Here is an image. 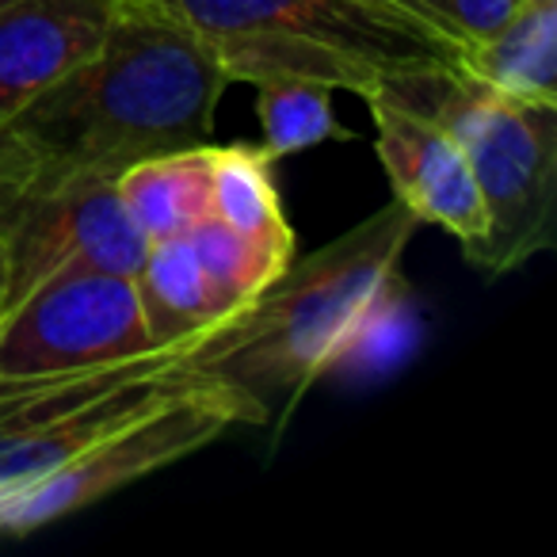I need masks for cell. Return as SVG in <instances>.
<instances>
[{"label":"cell","instance_id":"8fae6325","mask_svg":"<svg viewBox=\"0 0 557 557\" xmlns=\"http://www.w3.org/2000/svg\"><path fill=\"white\" fill-rule=\"evenodd\" d=\"M134 283H138L141 310H146L149 336H153L157 348L191 351L202 336H210L245 310L210 275V268L195 252L187 233L153 240Z\"/></svg>","mask_w":557,"mask_h":557},{"label":"cell","instance_id":"8992f818","mask_svg":"<svg viewBox=\"0 0 557 557\" xmlns=\"http://www.w3.org/2000/svg\"><path fill=\"white\" fill-rule=\"evenodd\" d=\"M191 379L187 348H157L126 363L0 386V500L62 470Z\"/></svg>","mask_w":557,"mask_h":557},{"label":"cell","instance_id":"ac0fdd59","mask_svg":"<svg viewBox=\"0 0 557 557\" xmlns=\"http://www.w3.org/2000/svg\"><path fill=\"white\" fill-rule=\"evenodd\" d=\"M0 4H9V0H0Z\"/></svg>","mask_w":557,"mask_h":557},{"label":"cell","instance_id":"2e32d148","mask_svg":"<svg viewBox=\"0 0 557 557\" xmlns=\"http://www.w3.org/2000/svg\"><path fill=\"white\" fill-rule=\"evenodd\" d=\"M447 16L466 39H481V35L496 32L504 20L516 12L519 0H443Z\"/></svg>","mask_w":557,"mask_h":557},{"label":"cell","instance_id":"7c38bea8","mask_svg":"<svg viewBox=\"0 0 557 557\" xmlns=\"http://www.w3.org/2000/svg\"><path fill=\"white\" fill-rule=\"evenodd\" d=\"M462 70L496 92L557 103V0H519L496 32L466 39Z\"/></svg>","mask_w":557,"mask_h":557},{"label":"cell","instance_id":"5bb4252c","mask_svg":"<svg viewBox=\"0 0 557 557\" xmlns=\"http://www.w3.org/2000/svg\"><path fill=\"white\" fill-rule=\"evenodd\" d=\"M210 218L240 237L295 248V230L278 202L275 157H268L263 146L210 141Z\"/></svg>","mask_w":557,"mask_h":557},{"label":"cell","instance_id":"9c48e42d","mask_svg":"<svg viewBox=\"0 0 557 557\" xmlns=\"http://www.w3.org/2000/svg\"><path fill=\"white\" fill-rule=\"evenodd\" d=\"M363 103L394 199L409 207L417 222L440 225L458 245H473L485 233V202L455 134L379 88L363 96Z\"/></svg>","mask_w":557,"mask_h":557},{"label":"cell","instance_id":"30bf717a","mask_svg":"<svg viewBox=\"0 0 557 557\" xmlns=\"http://www.w3.org/2000/svg\"><path fill=\"white\" fill-rule=\"evenodd\" d=\"M115 0L0 4V123L70 73L100 42Z\"/></svg>","mask_w":557,"mask_h":557},{"label":"cell","instance_id":"6da1fadb","mask_svg":"<svg viewBox=\"0 0 557 557\" xmlns=\"http://www.w3.org/2000/svg\"><path fill=\"white\" fill-rule=\"evenodd\" d=\"M225 73L169 0H115L92 54L0 123V161L32 180L119 172L207 146Z\"/></svg>","mask_w":557,"mask_h":557},{"label":"cell","instance_id":"277c9868","mask_svg":"<svg viewBox=\"0 0 557 557\" xmlns=\"http://www.w3.org/2000/svg\"><path fill=\"white\" fill-rule=\"evenodd\" d=\"M379 92L435 119L462 146L485 202V233L462 245L473 268L508 275L554 245L557 103L496 92L462 65L394 77Z\"/></svg>","mask_w":557,"mask_h":557},{"label":"cell","instance_id":"ba28073f","mask_svg":"<svg viewBox=\"0 0 557 557\" xmlns=\"http://www.w3.org/2000/svg\"><path fill=\"white\" fill-rule=\"evenodd\" d=\"M4 310H12L65 271L138 275L149 240L119 199L111 172H70L27 184L4 225Z\"/></svg>","mask_w":557,"mask_h":557},{"label":"cell","instance_id":"52a82bcc","mask_svg":"<svg viewBox=\"0 0 557 557\" xmlns=\"http://www.w3.org/2000/svg\"><path fill=\"white\" fill-rule=\"evenodd\" d=\"M157 351L134 275L65 271L0 313V386Z\"/></svg>","mask_w":557,"mask_h":557},{"label":"cell","instance_id":"4fadbf2b","mask_svg":"<svg viewBox=\"0 0 557 557\" xmlns=\"http://www.w3.org/2000/svg\"><path fill=\"white\" fill-rule=\"evenodd\" d=\"M115 187L149 245L187 233L210 218V141L141 157L119 172Z\"/></svg>","mask_w":557,"mask_h":557},{"label":"cell","instance_id":"9a60e30c","mask_svg":"<svg viewBox=\"0 0 557 557\" xmlns=\"http://www.w3.org/2000/svg\"><path fill=\"white\" fill-rule=\"evenodd\" d=\"M252 88H256V111H260V126H263V149L275 161L351 134L333 115L336 88L321 85V81L268 77V81H256Z\"/></svg>","mask_w":557,"mask_h":557},{"label":"cell","instance_id":"5b68a950","mask_svg":"<svg viewBox=\"0 0 557 557\" xmlns=\"http://www.w3.org/2000/svg\"><path fill=\"white\" fill-rule=\"evenodd\" d=\"M237 424H268V417L240 389L195 374L187 386L172 389L169 397L119 424L115 432L81 450L62 470L4 496L0 500V534H32L54 519L73 516V511L164 470V466L210 447L218 435Z\"/></svg>","mask_w":557,"mask_h":557},{"label":"cell","instance_id":"e0dca14e","mask_svg":"<svg viewBox=\"0 0 557 557\" xmlns=\"http://www.w3.org/2000/svg\"><path fill=\"white\" fill-rule=\"evenodd\" d=\"M405 4H412V9L420 12V16H428V20H435V24H443L447 27V32H458L455 24H450V16H447V4H443V0H405ZM462 35V32H458ZM466 39V35H462Z\"/></svg>","mask_w":557,"mask_h":557},{"label":"cell","instance_id":"3957f363","mask_svg":"<svg viewBox=\"0 0 557 557\" xmlns=\"http://www.w3.org/2000/svg\"><path fill=\"white\" fill-rule=\"evenodd\" d=\"M225 81L306 77L359 100L409 73L462 65V35L405 0H169Z\"/></svg>","mask_w":557,"mask_h":557},{"label":"cell","instance_id":"7a4b0ae2","mask_svg":"<svg viewBox=\"0 0 557 557\" xmlns=\"http://www.w3.org/2000/svg\"><path fill=\"white\" fill-rule=\"evenodd\" d=\"M417 214L389 199L263 287L245 310L187 351L199 379L225 382L287 424L310 386L336 367L386 310Z\"/></svg>","mask_w":557,"mask_h":557}]
</instances>
